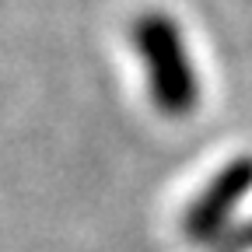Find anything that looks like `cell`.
Returning a JSON list of instances; mask_svg holds the SVG:
<instances>
[{
  "label": "cell",
  "mask_w": 252,
  "mask_h": 252,
  "mask_svg": "<svg viewBox=\"0 0 252 252\" xmlns=\"http://www.w3.org/2000/svg\"><path fill=\"white\" fill-rule=\"evenodd\" d=\"M130 39L137 56L147 70V91L158 112L168 119H186L200 105V74L189 60V49L182 42V32L175 18L161 11H147L133 18Z\"/></svg>",
  "instance_id": "1"
},
{
  "label": "cell",
  "mask_w": 252,
  "mask_h": 252,
  "mask_svg": "<svg viewBox=\"0 0 252 252\" xmlns=\"http://www.w3.org/2000/svg\"><path fill=\"white\" fill-rule=\"evenodd\" d=\"M252 193V158H235L220 168L203 193L186 210V235L193 242H224L231 235V217Z\"/></svg>",
  "instance_id": "2"
},
{
  "label": "cell",
  "mask_w": 252,
  "mask_h": 252,
  "mask_svg": "<svg viewBox=\"0 0 252 252\" xmlns=\"http://www.w3.org/2000/svg\"><path fill=\"white\" fill-rule=\"evenodd\" d=\"M224 245H228L231 252L252 249V220H249V224H242V228H231V235L224 238Z\"/></svg>",
  "instance_id": "3"
}]
</instances>
